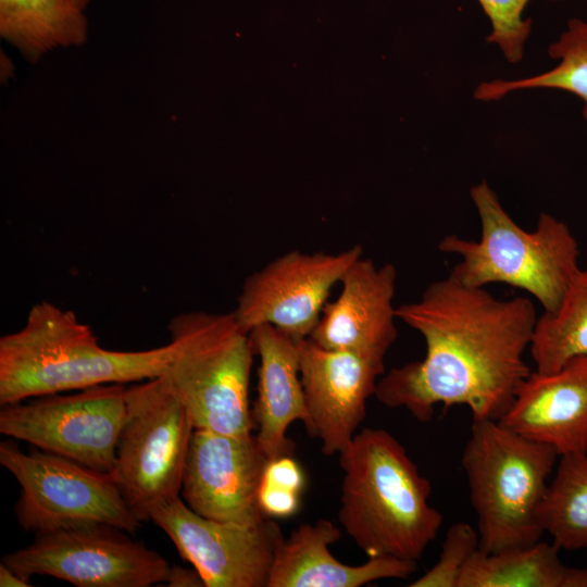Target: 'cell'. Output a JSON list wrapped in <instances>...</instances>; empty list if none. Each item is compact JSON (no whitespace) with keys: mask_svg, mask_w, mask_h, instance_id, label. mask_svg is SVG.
Masks as SVG:
<instances>
[{"mask_svg":"<svg viewBox=\"0 0 587 587\" xmlns=\"http://www.w3.org/2000/svg\"><path fill=\"white\" fill-rule=\"evenodd\" d=\"M471 199L480 220V238L445 236L438 249L461 258L450 275L463 285L501 283L532 295L552 312L575 278L579 247L569 226L541 213L534 230H525L508 214L486 180L473 186Z\"/></svg>","mask_w":587,"mask_h":587,"instance_id":"obj_4","label":"cell"},{"mask_svg":"<svg viewBox=\"0 0 587 587\" xmlns=\"http://www.w3.org/2000/svg\"><path fill=\"white\" fill-rule=\"evenodd\" d=\"M558 455L551 446L498 420H473L461 464L483 551L501 552L541 539L539 509Z\"/></svg>","mask_w":587,"mask_h":587,"instance_id":"obj_5","label":"cell"},{"mask_svg":"<svg viewBox=\"0 0 587 587\" xmlns=\"http://www.w3.org/2000/svg\"><path fill=\"white\" fill-rule=\"evenodd\" d=\"M130 534L108 525L35 535L1 563L30 579L52 576L77 587H150L166 583L171 565Z\"/></svg>","mask_w":587,"mask_h":587,"instance_id":"obj_10","label":"cell"},{"mask_svg":"<svg viewBox=\"0 0 587 587\" xmlns=\"http://www.w3.org/2000/svg\"><path fill=\"white\" fill-rule=\"evenodd\" d=\"M205 587H267L276 551L285 539L272 519L254 524L216 521L193 512L180 497L149 513Z\"/></svg>","mask_w":587,"mask_h":587,"instance_id":"obj_11","label":"cell"},{"mask_svg":"<svg viewBox=\"0 0 587 587\" xmlns=\"http://www.w3.org/2000/svg\"><path fill=\"white\" fill-rule=\"evenodd\" d=\"M167 329L174 354L163 374L186 408L195 428L251 434L249 407L254 348L233 312H183Z\"/></svg>","mask_w":587,"mask_h":587,"instance_id":"obj_6","label":"cell"},{"mask_svg":"<svg viewBox=\"0 0 587 587\" xmlns=\"http://www.w3.org/2000/svg\"><path fill=\"white\" fill-rule=\"evenodd\" d=\"M259 357L258 394L251 409L257 444L267 460L294 453L287 429L309 416L299 373V341L270 324L250 332Z\"/></svg>","mask_w":587,"mask_h":587,"instance_id":"obj_18","label":"cell"},{"mask_svg":"<svg viewBox=\"0 0 587 587\" xmlns=\"http://www.w3.org/2000/svg\"><path fill=\"white\" fill-rule=\"evenodd\" d=\"M267 459L251 434L229 435L195 428L180 494L197 514L216 521H263L258 491Z\"/></svg>","mask_w":587,"mask_h":587,"instance_id":"obj_13","label":"cell"},{"mask_svg":"<svg viewBox=\"0 0 587 587\" xmlns=\"http://www.w3.org/2000/svg\"><path fill=\"white\" fill-rule=\"evenodd\" d=\"M0 35L29 63L87 40L85 10L72 0H0Z\"/></svg>","mask_w":587,"mask_h":587,"instance_id":"obj_20","label":"cell"},{"mask_svg":"<svg viewBox=\"0 0 587 587\" xmlns=\"http://www.w3.org/2000/svg\"><path fill=\"white\" fill-rule=\"evenodd\" d=\"M396 280L391 263L377 266L359 258L344 274L338 298L325 304L310 338L327 349L384 362L398 336Z\"/></svg>","mask_w":587,"mask_h":587,"instance_id":"obj_15","label":"cell"},{"mask_svg":"<svg viewBox=\"0 0 587 587\" xmlns=\"http://www.w3.org/2000/svg\"><path fill=\"white\" fill-rule=\"evenodd\" d=\"M261 480L301 494L305 486L304 472L292 454L267 460Z\"/></svg>","mask_w":587,"mask_h":587,"instance_id":"obj_27","label":"cell"},{"mask_svg":"<svg viewBox=\"0 0 587 587\" xmlns=\"http://www.w3.org/2000/svg\"><path fill=\"white\" fill-rule=\"evenodd\" d=\"M0 586L1 587H29L30 579L10 569L5 564H0Z\"/></svg>","mask_w":587,"mask_h":587,"instance_id":"obj_29","label":"cell"},{"mask_svg":"<svg viewBox=\"0 0 587 587\" xmlns=\"http://www.w3.org/2000/svg\"><path fill=\"white\" fill-rule=\"evenodd\" d=\"M548 51L551 58L560 60L552 70L516 80L483 83L477 87L475 98L491 101L520 89L555 88L583 99L587 117V21L570 20L566 29Z\"/></svg>","mask_w":587,"mask_h":587,"instance_id":"obj_23","label":"cell"},{"mask_svg":"<svg viewBox=\"0 0 587 587\" xmlns=\"http://www.w3.org/2000/svg\"><path fill=\"white\" fill-rule=\"evenodd\" d=\"M539 523L560 549L587 548V453L560 455L539 509Z\"/></svg>","mask_w":587,"mask_h":587,"instance_id":"obj_22","label":"cell"},{"mask_svg":"<svg viewBox=\"0 0 587 587\" xmlns=\"http://www.w3.org/2000/svg\"><path fill=\"white\" fill-rule=\"evenodd\" d=\"M72 1H74L77 5H79L82 9L85 10L90 0H72Z\"/></svg>","mask_w":587,"mask_h":587,"instance_id":"obj_30","label":"cell"},{"mask_svg":"<svg viewBox=\"0 0 587 587\" xmlns=\"http://www.w3.org/2000/svg\"><path fill=\"white\" fill-rule=\"evenodd\" d=\"M341 537L328 520L303 523L279 545L267 587H360L385 578H408L415 561L373 557L359 565L337 560L329 546Z\"/></svg>","mask_w":587,"mask_h":587,"instance_id":"obj_17","label":"cell"},{"mask_svg":"<svg viewBox=\"0 0 587 587\" xmlns=\"http://www.w3.org/2000/svg\"><path fill=\"white\" fill-rule=\"evenodd\" d=\"M559 550L541 540L496 553L479 548L458 587H587V569L564 565Z\"/></svg>","mask_w":587,"mask_h":587,"instance_id":"obj_19","label":"cell"},{"mask_svg":"<svg viewBox=\"0 0 587 587\" xmlns=\"http://www.w3.org/2000/svg\"><path fill=\"white\" fill-rule=\"evenodd\" d=\"M498 421L559 455L587 453V355L552 373L532 371Z\"/></svg>","mask_w":587,"mask_h":587,"instance_id":"obj_16","label":"cell"},{"mask_svg":"<svg viewBox=\"0 0 587 587\" xmlns=\"http://www.w3.org/2000/svg\"><path fill=\"white\" fill-rule=\"evenodd\" d=\"M396 314L421 334L425 357L385 372L374 396L417 421H429L438 404L465 405L473 420H499L532 373L524 353L538 315L527 297L497 299L449 274Z\"/></svg>","mask_w":587,"mask_h":587,"instance_id":"obj_1","label":"cell"},{"mask_svg":"<svg viewBox=\"0 0 587 587\" xmlns=\"http://www.w3.org/2000/svg\"><path fill=\"white\" fill-rule=\"evenodd\" d=\"M338 520L369 558H422L437 537L441 513L429 503L430 483L389 432L365 427L339 453Z\"/></svg>","mask_w":587,"mask_h":587,"instance_id":"obj_2","label":"cell"},{"mask_svg":"<svg viewBox=\"0 0 587 587\" xmlns=\"http://www.w3.org/2000/svg\"><path fill=\"white\" fill-rule=\"evenodd\" d=\"M193 423L164 375L126 390V415L110 473L140 522L179 497Z\"/></svg>","mask_w":587,"mask_h":587,"instance_id":"obj_7","label":"cell"},{"mask_svg":"<svg viewBox=\"0 0 587 587\" xmlns=\"http://www.w3.org/2000/svg\"><path fill=\"white\" fill-rule=\"evenodd\" d=\"M258 504L264 517L284 519L295 515L301 504V492L260 482Z\"/></svg>","mask_w":587,"mask_h":587,"instance_id":"obj_26","label":"cell"},{"mask_svg":"<svg viewBox=\"0 0 587 587\" xmlns=\"http://www.w3.org/2000/svg\"><path fill=\"white\" fill-rule=\"evenodd\" d=\"M0 464L20 485L14 515L26 533L108 525L134 535L140 526L111 474L13 441H1Z\"/></svg>","mask_w":587,"mask_h":587,"instance_id":"obj_8","label":"cell"},{"mask_svg":"<svg viewBox=\"0 0 587 587\" xmlns=\"http://www.w3.org/2000/svg\"><path fill=\"white\" fill-rule=\"evenodd\" d=\"M166 585L170 587H205L199 572L192 567L173 565L170 569Z\"/></svg>","mask_w":587,"mask_h":587,"instance_id":"obj_28","label":"cell"},{"mask_svg":"<svg viewBox=\"0 0 587 587\" xmlns=\"http://www.w3.org/2000/svg\"><path fill=\"white\" fill-rule=\"evenodd\" d=\"M477 1L491 24L487 42L496 43L509 62L521 61L524 45L532 30L530 20L523 17L524 10L530 0Z\"/></svg>","mask_w":587,"mask_h":587,"instance_id":"obj_25","label":"cell"},{"mask_svg":"<svg viewBox=\"0 0 587 587\" xmlns=\"http://www.w3.org/2000/svg\"><path fill=\"white\" fill-rule=\"evenodd\" d=\"M538 373L587 355V268H580L552 312L537 316L528 348Z\"/></svg>","mask_w":587,"mask_h":587,"instance_id":"obj_21","label":"cell"},{"mask_svg":"<svg viewBox=\"0 0 587 587\" xmlns=\"http://www.w3.org/2000/svg\"><path fill=\"white\" fill-rule=\"evenodd\" d=\"M479 549V534L470 524L457 522L447 533L437 562L410 587H458L461 574Z\"/></svg>","mask_w":587,"mask_h":587,"instance_id":"obj_24","label":"cell"},{"mask_svg":"<svg viewBox=\"0 0 587 587\" xmlns=\"http://www.w3.org/2000/svg\"><path fill=\"white\" fill-rule=\"evenodd\" d=\"M174 354L165 346L138 351L101 347L71 310L35 303L24 326L0 338V405L163 375Z\"/></svg>","mask_w":587,"mask_h":587,"instance_id":"obj_3","label":"cell"},{"mask_svg":"<svg viewBox=\"0 0 587 587\" xmlns=\"http://www.w3.org/2000/svg\"><path fill=\"white\" fill-rule=\"evenodd\" d=\"M126 385L109 384L1 405L0 433L110 474L126 415Z\"/></svg>","mask_w":587,"mask_h":587,"instance_id":"obj_9","label":"cell"},{"mask_svg":"<svg viewBox=\"0 0 587 587\" xmlns=\"http://www.w3.org/2000/svg\"><path fill=\"white\" fill-rule=\"evenodd\" d=\"M362 255L360 245L337 253L289 251L247 276L233 314L248 333L270 324L297 341L308 338L333 286Z\"/></svg>","mask_w":587,"mask_h":587,"instance_id":"obj_12","label":"cell"},{"mask_svg":"<svg viewBox=\"0 0 587 587\" xmlns=\"http://www.w3.org/2000/svg\"><path fill=\"white\" fill-rule=\"evenodd\" d=\"M299 373L309 416V435L321 441L325 455L339 454L353 439L385 373L384 362L299 341Z\"/></svg>","mask_w":587,"mask_h":587,"instance_id":"obj_14","label":"cell"}]
</instances>
